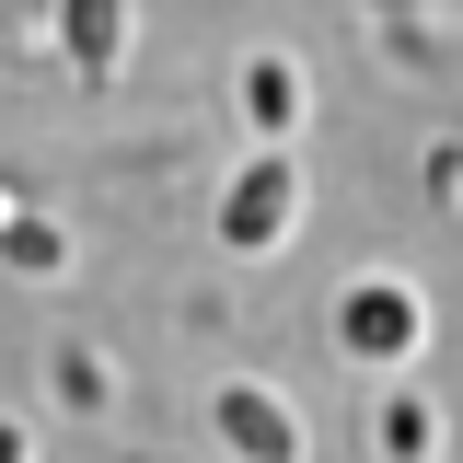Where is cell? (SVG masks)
<instances>
[{"label": "cell", "mask_w": 463, "mask_h": 463, "mask_svg": "<svg viewBox=\"0 0 463 463\" xmlns=\"http://www.w3.org/2000/svg\"><path fill=\"white\" fill-rule=\"evenodd\" d=\"M116 12H128V0H58V58H70L81 81L116 70Z\"/></svg>", "instance_id": "cell-5"}, {"label": "cell", "mask_w": 463, "mask_h": 463, "mask_svg": "<svg viewBox=\"0 0 463 463\" xmlns=\"http://www.w3.org/2000/svg\"><path fill=\"white\" fill-rule=\"evenodd\" d=\"M0 463H35V452H24V417H0Z\"/></svg>", "instance_id": "cell-8"}, {"label": "cell", "mask_w": 463, "mask_h": 463, "mask_svg": "<svg viewBox=\"0 0 463 463\" xmlns=\"http://www.w3.org/2000/svg\"><path fill=\"white\" fill-rule=\"evenodd\" d=\"M58 394H70V405H105V371H93V347H70V371H58Z\"/></svg>", "instance_id": "cell-7"}, {"label": "cell", "mask_w": 463, "mask_h": 463, "mask_svg": "<svg viewBox=\"0 0 463 463\" xmlns=\"http://www.w3.org/2000/svg\"><path fill=\"white\" fill-rule=\"evenodd\" d=\"M325 325H336L347 359H371V371H405L417 347H429V301H417V279H394V267H359V279L325 301Z\"/></svg>", "instance_id": "cell-1"}, {"label": "cell", "mask_w": 463, "mask_h": 463, "mask_svg": "<svg viewBox=\"0 0 463 463\" xmlns=\"http://www.w3.org/2000/svg\"><path fill=\"white\" fill-rule=\"evenodd\" d=\"M209 417H221V440H232L243 463H301V417H289V405L267 394V383H243V371H232Z\"/></svg>", "instance_id": "cell-3"}, {"label": "cell", "mask_w": 463, "mask_h": 463, "mask_svg": "<svg viewBox=\"0 0 463 463\" xmlns=\"http://www.w3.org/2000/svg\"><path fill=\"white\" fill-rule=\"evenodd\" d=\"M371 463H440V405L383 383V405H371Z\"/></svg>", "instance_id": "cell-4"}, {"label": "cell", "mask_w": 463, "mask_h": 463, "mask_svg": "<svg viewBox=\"0 0 463 463\" xmlns=\"http://www.w3.org/2000/svg\"><path fill=\"white\" fill-rule=\"evenodd\" d=\"M289 221H301V174H289V151H255L232 174V197H221V243L232 255H267Z\"/></svg>", "instance_id": "cell-2"}, {"label": "cell", "mask_w": 463, "mask_h": 463, "mask_svg": "<svg viewBox=\"0 0 463 463\" xmlns=\"http://www.w3.org/2000/svg\"><path fill=\"white\" fill-rule=\"evenodd\" d=\"M243 116H255V139L279 151L289 128H301V70H289V58H255V70H243Z\"/></svg>", "instance_id": "cell-6"}]
</instances>
